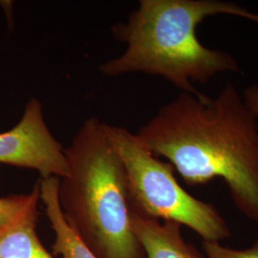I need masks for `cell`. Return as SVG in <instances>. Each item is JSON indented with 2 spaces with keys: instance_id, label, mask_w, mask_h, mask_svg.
<instances>
[{
  "instance_id": "cell-1",
  "label": "cell",
  "mask_w": 258,
  "mask_h": 258,
  "mask_svg": "<svg viewBox=\"0 0 258 258\" xmlns=\"http://www.w3.org/2000/svg\"><path fill=\"white\" fill-rule=\"evenodd\" d=\"M135 135L185 184L225 181L235 207L258 225V121L234 85L212 99L180 93Z\"/></svg>"
},
{
  "instance_id": "cell-2",
  "label": "cell",
  "mask_w": 258,
  "mask_h": 258,
  "mask_svg": "<svg viewBox=\"0 0 258 258\" xmlns=\"http://www.w3.org/2000/svg\"><path fill=\"white\" fill-rule=\"evenodd\" d=\"M226 15L258 24V14L223 0H141L126 22L111 30L125 51L100 65L107 77L143 73L162 77L182 92L199 94L194 83L206 84L216 75L239 72L230 53L205 46L198 25L212 16Z\"/></svg>"
},
{
  "instance_id": "cell-3",
  "label": "cell",
  "mask_w": 258,
  "mask_h": 258,
  "mask_svg": "<svg viewBox=\"0 0 258 258\" xmlns=\"http://www.w3.org/2000/svg\"><path fill=\"white\" fill-rule=\"evenodd\" d=\"M68 174L59 178L65 220L96 258H146L132 229L125 169L105 123L84 120L64 148Z\"/></svg>"
},
{
  "instance_id": "cell-4",
  "label": "cell",
  "mask_w": 258,
  "mask_h": 258,
  "mask_svg": "<svg viewBox=\"0 0 258 258\" xmlns=\"http://www.w3.org/2000/svg\"><path fill=\"white\" fill-rule=\"evenodd\" d=\"M105 129L124 166L133 211L185 226L203 241L220 242L230 237V228L218 210L185 191L169 163L154 156L127 129L106 123Z\"/></svg>"
},
{
  "instance_id": "cell-5",
  "label": "cell",
  "mask_w": 258,
  "mask_h": 258,
  "mask_svg": "<svg viewBox=\"0 0 258 258\" xmlns=\"http://www.w3.org/2000/svg\"><path fill=\"white\" fill-rule=\"evenodd\" d=\"M0 164L37 170L41 179L68 174L64 148L48 127L37 98L28 101L13 128L0 133Z\"/></svg>"
},
{
  "instance_id": "cell-6",
  "label": "cell",
  "mask_w": 258,
  "mask_h": 258,
  "mask_svg": "<svg viewBox=\"0 0 258 258\" xmlns=\"http://www.w3.org/2000/svg\"><path fill=\"white\" fill-rule=\"evenodd\" d=\"M132 229L146 258H207L184 240L181 225L160 222L132 210Z\"/></svg>"
},
{
  "instance_id": "cell-7",
  "label": "cell",
  "mask_w": 258,
  "mask_h": 258,
  "mask_svg": "<svg viewBox=\"0 0 258 258\" xmlns=\"http://www.w3.org/2000/svg\"><path fill=\"white\" fill-rule=\"evenodd\" d=\"M39 200L38 181L32 189V199L26 209L0 231V258H55L37 235Z\"/></svg>"
},
{
  "instance_id": "cell-8",
  "label": "cell",
  "mask_w": 258,
  "mask_h": 258,
  "mask_svg": "<svg viewBox=\"0 0 258 258\" xmlns=\"http://www.w3.org/2000/svg\"><path fill=\"white\" fill-rule=\"evenodd\" d=\"M58 177L39 180V197L45 207L48 220L55 232L52 250L61 258H96L78 238L65 220L58 198Z\"/></svg>"
},
{
  "instance_id": "cell-9",
  "label": "cell",
  "mask_w": 258,
  "mask_h": 258,
  "mask_svg": "<svg viewBox=\"0 0 258 258\" xmlns=\"http://www.w3.org/2000/svg\"><path fill=\"white\" fill-rule=\"evenodd\" d=\"M32 199L28 194H15L0 197V231L5 229L23 212Z\"/></svg>"
},
{
  "instance_id": "cell-10",
  "label": "cell",
  "mask_w": 258,
  "mask_h": 258,
  "mask_svg": "<svg viewBox=\"0 0 258 258\" xmlns=\"http://www.w3.org/2000/svg\"><path fill=\"white\" fill-rule=\"evenodd\" d=\"M203 249L207 258H258V239L244 249L225 247L218 241H203Z\"/></svg>"
},
{
  "instance_id": "cell-11",
  "label": "cell",
  "mask_w": 258,
  "mask_h": 258,
  "mask_svg": "<svg viewBox=\"0 0 258 258\" xmlns=\"http://www.w3.org/2000/svg\"><path fill=\"white\" fill-rule=\"evenodd\" d=\"M243 98L258 121V83H252L244 91Z\"/></svg>"
}]
</instances>
